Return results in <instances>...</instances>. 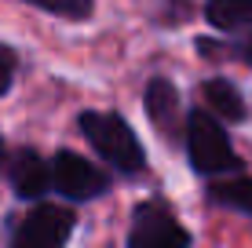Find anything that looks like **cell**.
<instances>
[{
  "instance_id": "cell-1",
  "label": "cell",
  "mask_w": 252,
  "mask_h": 248,
  "mask_svg": "<svg viewBox=\"0 0 252 248\" xmlns=\"http://www.w3.org/2000/svg\"><path fill=\"white\" fill-rule=\"evenodd\" d=\"M81 132L88 135V142L110 161V168H117L121 175L143 172L146 153H143V146H139L135 132L121 121L117 113H99V110H88V113H81Z\"/></svg>"
},
{
  "instance_id": "cell-2",
  "label": "cell",
  "mask_w": 252,
  "mask_h": 248,
  "mask_svg": "<svg viewBox=\"0 0 252 248\" xmlns=\"http://www.w3.org/2000/svg\"><path fill=\"white\" fill-rule=\"evenodd\" d=\"M187 157H190V165H194L197 172H205V175H223V172L241 168L227 132H223L220 121H216L212 113H205V110H194L190 121H187Z\"/></svg>"
},
{
  "instance_id": "cell-3",
  "label": "cell",
  "mask_w": 252,
  "mask_h": 248,
  "mask_svg": "<svg viewBox=\"0 0 252 248\" xmlns=\"http://www.w3.org/2000/svg\"><path fill=\"white\" fill-rule=\"evenodd\" d=\"M128 248H190V234L164 201H143L132 216Z\"/></svg>"
},
{
  "instance_id": "cell-4",
  "label": "cell",
  "mask_w": 252,
  "mask_h": 248,
  "mask_svg": "<svg viewBox=\"0 0 252 248\" xmlns=\"http://www.w3.org/2000/svg\"><path fill=\"white\" fill-rule=\"evenodd\" d=\"M73 234V212L59 204H37L15 226L11 248H63Z\"/></svg>"
},
{
  "instance_id": "cell-5",
  "label": "cell",
  "mask_w": 252,
  "mask_h": 248,
  "mask_svg": "<svg viewBox=\"0 0 252 248\" xmlns=\"http://www.w3.org/2000/svg\"><path fill=\"white\" fill-rule=\"evenodd\" d=\"M51 186H55L59 193H66V197H73V201H92L110 186V179H106L102 168H95L92 161H84L81 153L63 150L51 161Z\"/></svg>"
},
{
  "instance_id": "cell-6",
  "label": "cell",
  "mask_w": 252,
  "mask_h": 248,
  "mask_svg": "<svg viewBox=\"0 0 252 248\" xmlns=\"http://www.w3.org/2000/svg\"><path fill=\"white\" fill-rule=\"evenodd\" d=\"M48 183H51V165H44L33 150L15 153V161H11V186H15L19 197H40V193L48 190Z\"/></svg>"
},
{
  "instance_id": "cell-7",
  "label": "cell",
  "mask_w": 252,
  "mask_h": 248,
  "mask_svg": "<svg viewBox=\"0 0 252 248\" xmlns=\"http://www.w3.org/2000/svg\"><path fill=\"white\" fill-rule=\"evenodd\" d=\"M146 113H150V121L161 128V132H172L176 128V117H179V91L172 81H164V77H154L150 84H146Z\"/></svg>"
},
{
  "instance_id": "cell-8",
  "label": "cell",
  "mask_w": 252,
  "mask_h": 248,
  "mask_svg": "<svg viewBox=\"0 0 252 248\" xmlns=\"http://www.w3.org/2000/svg\"><path fill=\"white\" fill-rule=\"evenodd\" d=\"M205 15L223 33H252V0H208Z\"/></svg>"
},
{
  "instance_id": "cell-9",
  "label": "cell",
  "mask_w": 252,
  "mask_h": 248,
  "mask_svg": "<svg viewBox=\"0 0 252 248\" xmlns=\"http://www.w3.org/2000/svg\"><path fill=\"white\" fill-rule=\"evenodd\" d=\"M205 102L220 117H227V121H245V99H241L238 88H234L230 81H223V77H216V81L205 84Z\"/></svg>"
},
{
  "instance_id": "cell-10",
  "label": "cell",
  "mask_w": 252,
  "mask_h": 248,
  "mask_svg": "<svg viewBox=\"0 0 252 248\" xmlns=\"http://www.w3.org/2000/svg\"><path fill=\"white\" fill-rule=\"evenodd\" d=\"M208 193H212L220 204H227V208H238V212H245V216H252V179L249 175L212 183V186H208Z\"/></svg>"
},
{
  "instance_id": "cell-11",
  "label": "cell",
  "mask_w": 252,
  "mask_h": 248,
  "mask_svg": "<svg viewBox=\"0 0 252 248\" xmlns=\"http://www.w3.org/2000/svg\"><path fill=\"white\" fill-rule=\"evenodd\" d=\"M30 4L44 7L51 15H63V19H88L92 15V0H30Z\"/></svg>"
},
{
  "instance_id": "cell-12",
  "label": "cell",
  "mask_w": 252,
  "mask_h": 248,
  "mask_svg": "<svg viewBox=\"0 0 252 248\" xmlns=\"http://www.w3.org/2000/svg\"><path fill=\"white\" fill-rule=\"evenodd\" d=\"M11 81H15V51L0 44V95L11 88Z\"/></svg>"
},
{
  "instance_id": "cell-13",
  "label": "cell",
  "mask_w": 252,
  "mask_h": 248,
  "mask_svg": "<svg viewBox=\"0 0 252 248\" xmlns=\"http://www.w3.org/2000/svg\"><path fill=\"white\" fill-rule=\"evenodd\" d=\"M0 165H4V142H0Z\"/></svg>"
}]
</instances>
